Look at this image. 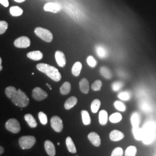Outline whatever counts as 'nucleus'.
Returning a JSON list of instances; mask_svg holds the SVG:
<instances>
[{
  "label": "nucleus",
  "instance_id": "nucleus-1",
  "mask_svg": "<svg viewBox=\"0 0 156 156\" xmlns=\"http://www.w3.org/2000/svg\"><path fill=\"white\" fill-rule=\"evenodd\" d=\"M37 68L55 82H59L62 79L61 73L56 67L45 63H39L37 65Z\"/></svg>",
  "mask_w": 156,
  "mask_h": 156
},
{
  "label": "nucleus",
  "instance_id": "nucleus-2",
  "mask_svg": "<svg viewBox=\"0 0 156 156\" xmlns=\"http://www.w3.org/2000/svg\"><path fill=\"white\" fill-rule=\"evenodd\" d=\"M142 129L144 132L142 142L145 145L151 144L155 139L154 124L151 122H148L145 123Z\"/></svg>",
  "mask_w": 156,
  "mask_h": 156
},
{
  "label": "nucleus",
  "instance_id": "nucleus-3",
  "mask_svg": "<svg viewBox=\"0 0 156 156\" xmlns=\"http://www.w3.org/2000/svg\"><path fill=\"white\" fill-rule=\"evenodd\" d=\"M9 99L13 104L20 108H25L28 106L30 101L28 97L20 89L16 90Z\"/></svg>",
  "mask_w": 156,
  "mask_h": 156
},
{
  "label": "nucleus",
  "instance_id": "nucleus-4",
  "mask_svg": "<svg viewBox=\"0 0 156 156\" xmlns=\"http://www.w3.org/2000/svg\"><path fill=\"white\" fill-rule=\"evenodd\" d=\"M34 33L37 36L46 42H51L53 38L52 33L45 28L37 27L34 30Z\"/></svg>",
  "mask_w": 156,
  "mask_h": 156
},
{
  "label": "nucleus",
  "instance_id": "nucleus-5",
  "mask_svg": "<svg viewBox=\"0 0 156 156\" xmlns=\"http://www.w3.org/2000/svg\"><path fill=\"white\" fill-rule=\"evenodd\" d=\"M19 143L23 150L29 149L36 143V138L33 136H23L19 138Z\"/></svg>",
  "mask_w": 156,
  "mask_h": 156
},
{
  "label": "nucleus",
  "instance_id": "nucleus-6",
  "mask_svg": "<svg viewBox=\"0 0 156 156\" xmlns=\"http://www.w3.org/2000/svg\"><path fill=\"white\" fill-rule=\"evenodd\" d=\"M5 128L7 130L13 134H17L20 131V125L15 119H10L5 123Z\"/></svg>",
  "mask_w": 156,
  "mask_h": 156
},
{
  "label": "nucleus",
  "instance_id": "nucleus-7",
  "mask_svg": "<svg viewBox=\"0 0 156 156\" xmlns=\"http://www.w3.org/2000/svg\"><path fill=\"white\" fill-rule=\"evenodd\" d=\"M50 124L54 131L57 133L62 132L63 129V123L60 117L57 116L51 117L50 120Z\"/></svg>",
  "mask_w": 156,
  "mask_h": 156
},
{
  "label": "nucleus",
  "instance_id": "nucleus-8",
  "mask_svg": "<svg viewBox=\"0 0 156 156\" xmlns=\"http://www.w3.org/2000/svg\"><path fill=\"white\" fill-rule=\"evenodd\" d=\"M30 39L27 37H20L14 41V45L18 48H27L30 46Z\"/></svg>",
  "mask_w": 156,
  "mask_h": 156
},
{
  "label": "nucleus",
  "instance_id": "nucleus-9",
  "mask_svg": "<svg viewBox=\"0 0 156 156\" xmlns=\"http://www.w3.org/2000/svg\"><path fill=\"white\" fill-rule=\"evenodd\" d=\"M32 96L37 101H42L48 97V94L44 90L40 87H37L34 89L32 91Z\"/></svg>",
  "mask_w": 156,
  "mask_h": 156
},
{
  "label": "nucleus",
  "instance_id": "nucleus-10",
  "mask_svg": "<svg viewBox=\"0 0 156 156\" xmlns=\"http://www.w3.org/2000/svg\"><path fill=\"white\" fill-rule=\"evenodd\" d=\"M44 9L45 11L50 12L54 13H57L60 11L61 6L55 2H48L45 4L44 6Z\"/></svg>",
  "mask_w": 156,
  "mask_h": 156
},
{
  "label": "nucleus",
  "instance_id": "nucleus-11",
  "mask_svg": "<svg viewBox=\"0 0 156 156\" xmlns=\"http://www.w3.org/2000/svg\"><path fill=\"white\" fill-rule=\"evenodd\" d=\"M56 62L59 67H64L66 64V58L63 52L60 50L56 51L55 53Z\"/></svg>",
  "mask_w": 156,
  "mask_h": 156
},
{
  "label": "nucleus",
  "instance_id": "nucleus-12",
  "mask_svg": "<svg viewBox=\"0 0 156 156\" xmlns=\"http://www.w3.org/2000/svg\"><path fill=\"white\" fill-rule=\"evenodd\" d=\"M87 137L90 142L94 146L97 147L100 146L101 140L98 134H97L95 132H91L88 135Z\"/></svg>",
  "mask_w": 156,
  "mask_h": 156
},
{
  "label": "nucleus",
  "instance_id": "nucleus-13",
  "mask_svg": "<svg viewBox=\"0 0 156 156\" xmlns=\"http://www.w3.org/2000/svg\"><path fill=\"white\" fill-rule=\"evenodd\" d=\"M45 149L47 154L50 156H55L56 155V149L53 142L47 140L45 142Z\"/></svg>",
  "mask_w": 156,
  "mask_h": 156
},
{
  "label": "nucleus",
  "instance_id": "nucleus-14",
  "mask_svg": "<svg viewBox=\"0 0 156 156\" xmlns=\"http://www.w3.org/2000/svg\"><path fill=\"white\" fill-rule=\"evenodd\" d=\"M124 137V135L122 132L117 129H114L109 134V138L112 141L117 142L123 140Z\"/></svg>",
  "mask_w": 156,
  "mask_h": 156
},
{
  "label": "nucleus",
  "instance_id": "nucleus-15",
  "mask_svg": "<svg viewBox=\"0 0 156 156\" xmlns=\"http://www.w3.org/2000/svg\"><path fill=\"white\" fill-rule=\"evenodd\" d=\"M79 88L84 94H87L89 91V82L86 78H83L79 82Z\"/></svg>",
  "mask_w": 156,
  "mask_h": 156
},
{
  "label": "nucleus",
  "instance_id": "nucleus-16",
  "mask_svg": "<svg viewBox=\"0 0 156 156\" xmlns=\"http://www.w3.org/2000/svg\"><path fill=\"white\" fill-rule=\"evenodd\" d=\"M27 57L34 61H39L43 58V54L39 50L32 51L27 54Z\"/></svg>",
  "mask_w": 156,
  "mask_h": 156
},
{
  "label": "nucleus",
  "instance_id": "nucleus-17",
  "mask_svg": "<svg viewBox=\"0 0 156 156\" xmlns=\"http://www.w3.org/2000/svg\"><path fill=\"white\" fill-rule=\"evenodd\" d=\"M95 51L97 55L100 58H105L108 56V53L107 49L105 47L101 45H97L95 47Z\"/></svg>",
  "mask_w": 156,
  "mask_h": 156
},
{
  "label": "nucleus",
  "instance_id": "nucleus-18",
  "mask_svg": "<svg viewBox=\"0 0 156 156\" xmlns=\"http://www.w3.org/2000/svg\"><path fill=\"white\" fill-rule=\"evenodd\" d=\"M78 102V99L75 97H71L67 100L64 104V108L66 109L69 110L75 106Z\"/></svg>",
  "mask_w": 156,
  "mask_h": 156
},
{
  "label": "nucleus",
  "instance_id": "nucleus-19",
  "mask_svg": "<svg viewBox=\"0 0 156 156\" xmlns=\"http://www.w3.org/2000/svg\"><path fill=\"white\" fill-rule=\"evenodd\" d=\"M133 133L134 138L137 140H142L144 136L143 129L140 128V127H133Z\"/></svg>",
  "mask_w": 156,
  "mask_h": 156
},
{
  "label": "nucleus",
  "instance_id": "nucleus-20",
  "mask_svg": "<svg viewBox=\"0 0 156 156\" xmlns=\"http://www.w3.org/2000/svg\"><path fill=\"white\" fill-rule=\"evenodd\" d=\"M66 146L68 151L71 153H76V148L75 147V145L73 142L72 138L70 136H68L66 140Z\"/></svg>",
  "mask_w": 156,
  "mask_h": 156
},
{
  "label": "nucleus",
  "instance_id": "nucleus-21",
  "mask_svg": "<svg viewBox=\"0 0 156 156\" xmlns=\"http://www.w3.org/2000/svg\"><path fill=\"white\" fill-rule=\"evenodd\" d=\"M108 120V114L105 110H102L99 113V122L101 125L105 126Z\"/></svg>",
  "mask_w": 156,
  "mask_h": 156
},
{
  "label": "nucleus",
  "instance_id": "nucleus-22",
  "mask_svg": "<svg viewBox=\"0 0 156 156\" xmlns=\"http://www.w3.org/2000/svg\"><path fill=\"white\" fill-rule=\"evenodd\" d=\"M24 119L28 123L29 126L31 128H35L37 126V123L33 117V116L31 114H26L24 116Z\"/></svg>",
  "mask_w": 156,
  "mask_h": 156
},
{
  "label": "nucleus",
  "instance_id": "nucleus-23",
  "mask_svg": "<svg viewBox=\"0 0 156 156\" xmlns=\"http://www.w3.org/2000/svg\"><path fill=\"white\" fill-rule=\"evenodd\" d=\"M82 69V64L80 62H76L72 68V73L75 76H79Z\"/></svg>",
  "mask_w": 156,
  "mask_h": 156
},
{
  "label": "nucleus",
  "instance_id": "nucleus-24",
  "mask_svg": "<svg viewBox=\"0 0 156 156\" xmlns=\"http://www.w3.org/2000/svg\"><path fill=\"white\" fill-rule=\"evenodd\" d=\"M71 90V84L68 82H66L62 84L60 89V91L62 95H67L70 93Z\"/></svg>",
  "mask_w": 156,
  "mask_h": 156
},
{
  "label": "nucleus",
  "instance_id": "nucleus-25",
  "mask_svg": "<svg viewBox=\"0 0 156 156\" xmlns=\"http://www.w3.org/2000/svg\"><path fill=\"white\" fill-rule=\"evenodd\" d=\"M9 12L13 16H19L22 15L23 13L22 9L18 6H12L9 9Z\"/></svg>",
  "mask_w": 156,
  "mask_h": 156
},
{
  "label": "nucleus",
  "instance_id": "nucleus-26",
  "mask_svg": "<svg viewBox=\"0 0 156 156\" xmlns=\"http://www.w3.org/2000/svg\"><path fill=\"white\" fill-rule=\"evenodd\" d=\"M81 115H82V121L84 124L85 126L90 125L91 122V117L89 112L87 111L83 110L81 111Z\"/></svg>",
  "mask_w": 156,
  "mask_h": 156
},
{
  "label": "nucleus",
  "instance_id": "nucleus-27",
  "mask_svg": "<svg viewBox=\"0 0 156 156\" xmlns=\"http://www.w3.org/2000/svg\"><path fill=\"white\" fill-rule=\"evenodd\" d=\"M131 123L133 126V127H139L140 124V116L139 114L136 112L133 113L131 117Z\"/></svg>",
  "mask_w": 156,
  "mask_h": 156
},
{
  "label": "nucleus",
  "instance_id": "nucleus-28",
  "mask_svg": "<svg viewBox=\"0 0 156 156\" xmlns=\"http://www.w3.org/2000/svg\"><path fill=\"white\" fill-rule=\"evenodd\" d=\"M122 120V115L120 113H114L109 117V120L111 123H117Z\"/></svg>",
  "mask_w": 156,
  "mask_h": 156
},
{
  "label": "nucleus",
  "instance_id": "nucleus-29",
  "mask_svg": "<svg viewBox=\"0 0 156 156\" xmlns=\"http://www.w3.org/2000/svg\"><path fill=\"white\" fill-rule=\"evenodd\" d=\"M100 73L101 75L106 79H110L112 78V73L110 70L105 67H101Z\"/></svg>",
  "mask_w": 156,
  "mask_h": 156
},
{
  "label": "nucleus",
  "instance_id": "nucleus-30",
  "mask_svg": "<svg viewBox=\"0 0 156 156\" xmlns=\"http://www.w3.org/2000/svg\"><path fill=\"white\" fill-rule=\"evenodd\" d=\"M101 106V101L95 99L93 101L91 104V110L93 113H97L98 111Z\"/></svg>",
  "mask_w": 156,
  "mask_h": 156
},
{
  "label": "nucleus",
  "instance_id": "nucleus-31",
  "mask_svg": "<svg viewBox=\"0 0 156 156\" xmlns=\"http://www.w3.org/2000/svg\"><path fill=\"white\" fill-rule=\"evenodd\" d=\"M137 151L136 147L134 146H129L125 151V156H134L136 155Z\"/></svg>",
  "mask_w": 156,
  "mask_h": 156
},
{
  "label": "nucleus",
  "instance_id": "nucleus-32",
  "mask_svg": "<svg viewBox=\"0 0 156 156\" xmlns=\"http://www.w3.org/2000/svg\"><path fill=\"white\" fill-rule=\"evenodd\" d=\"M115 107L119 111L124 112L126 110V106L121 101H116L114 103Z\"/></svg>",
  "mask_w": 156,
  "mask_h": 156
},
{
  "label": "nucleus",
  "instance_id": "nucleus-33",
  "mask_svg": "<svg viewBox=\"0 0 156 156\" xmlns=\"http://www.w3.org/2000/svg\"><path fill=\"white\" fill-rule=\"evenodd\" d=\"M131 94L128 91H122L118 94V98L121 100L128 101L130 99Z\"/></svg>",
  "mask_w": 156,
  "mask_h": 156
},
{
  "label": "nucleus",
  "instance_id": "nucleus-34",
  "mask_svg": "<svg viewBox=\"0 0 156 156\" xmlns=\"http://www.w3.org/2000/svg\"><path fill=\"white\" fill-rule=\"evenodd\" d=\"M102 86V83L100 80H97L91 85V89L95 91H100Z\"/></svg>",
  "mask_w": 156,
  "mask_h": 156
},
{
  "label": "nucleus",
  "instance_id": "nucleus-35",
  "mask_svg": "<svg viewBox=\"0 0 156 156\" xmlns=\"http://www.w3.org/2000/svg\"><path fill=\"white\" fill-rule=\"evenodd\" d=\"M39 121L43 125H46L48 123V117L46 115L42 112H40L38 113Z\"/></svg>",
  "mask_w": 156,
  "mask_h": 156
},
{
  "label": "nucleus",
  "instance_id": "nucleus-36",
  "mask_svg": "<svg viewBox=\"0 0 156 156\" xmlns=\"http://www.w3.org/2000/svg\"><path fill=\"white\" fill-rule=\"evenodd\" d=\"M8 27V24L5 21H0V35L5 33Z\"/></svg>",
  "mask_w": 156,
  "mask_h": 156
},
{
  "label": "nucleus",
  "instance_id": "nucleus-37",
  "mask_svg": "<svg viewBox=\"0 0 156 156\" xmlns=\"http://www.w3.org/2000/svg\"><path fill=\"white\" fill-rule=\"evenodd\" d=\"M123 86V83L121 82H115L112 84V88L114 91H117L121 89Z\"/></svg>",
  "mask_w": 156,
  "mask_h": 156
},
{
  "label": "nucleus",
  "instance_id": "nucleus-38",
  "mask_svg": "<svg viewBox=\"0 0 156 156\" xmlns=\"http://www.w3.org/2000/svg\"><path fill=\"white\" fill-rule=\"evenodd\" d=\"M87 62L90 67L94 68L97 66V61L93 56H90L87 58Z\"/></svg>",
  "mask_w": 156,
  "mask_h": 156
},
{
  "label": "nucleus",
  "instance_id": "nucleus-39",
  "mask_svg": "<svg viewBox=\"0 0 156 156\" xmlns=\"http://www.w3.org/2000/svg\"><path fill=\"white\" fill-rule=\"evenodd\" d=\"M123 155V150L121 147H116L112 152V156H122Z\"/></svg>",
  "mask_w": 156,
  "mask_h": 156
},
{
  "label": "nucleus",
  "instance_id": "nucleus-40",
  "mask_svg": "<svg viewBox=\"0 0 156 156\" xmlns=\"http://www.w3.org/2000/svg\"><path fill=\"white\" fill-rule=\"evenodd\" d=\"M0 4L5 7H8L9 6V1L8 0H0Z\"/></svg>",
  "mask_w": 156,
  "mask_h": 156
},
{
  "label": "nucleus",
  "instance_id": "nucleus-41",
  "mask_svg": "<svg viewBox=\"0 0 156 156\" xmlns=\"http://www.w3.org/2000/svg\"><path fill=\"white\" fill-rule=\"evenodd\" d=\"M4 151V149L0 146V155H1Z\"/></svg>",
  "mask_w": 156,
  "mask_h": 156
},
{
  "label": "nucleus",
  "instance_id": "nucleus-42",
  "mask_svg": "<svg viewBox=\"0 0 156 156\" xmlns=\"http://www.w3.org/2000/svg\"><path fill=\"white\" fill-rule=\"evenodd\" d=\"M1 64H2V59H1V58L0 57V71L2 69V66Z\"/></svg>",
  "mask_w": 156,
  "mask_h": 156
},
{
  "label": "nucleus",
  "instance_id": "nucleus-43",
  "mask_svg": "<svg viewBox=\"0 0 156 156\" xmlns=\"http://www.w3.org/2000/svg\"><path fill=\"white\" fill-rule=\"evenodd\" d=\"M15 1H16L17 2H19V3H20V2H24L26 0H14Z\"/></svg>",
  "mask_w": 156,
  "mask_h": 156
},
{
  "label": "nucleus",
  "instance_id": "nucleus-44",
  "mask_svg": "<svg viewBox=\"0 0 156 156\" xmlns=\"http://www.w3.org/2000/svg\"><path fill=\"white\" fill-rule=\"evenodd\" d=\"M46 86H48V87H49V89H50V90L52 89V88H51V86H50V85H49V84L46 83Z\"/></svg>",
  "mask_w": 156,
  "mask_h": 156
},
{
  "label": "nucleus",
  "instance_id": "nucleus-45",
  "mask_svg": "<svg viewBox=\"0 0 156 156\" xmlns=\"http://www.w3.org/2000/svg\"><path fill=\"white\" fill-rule=\"evenodd\" d=\"M57 145H60V143H59V142H58V143H57Z\"/></svg>",
  "mask_w": 156,
  "mask_h": 156
}]
</instances>
